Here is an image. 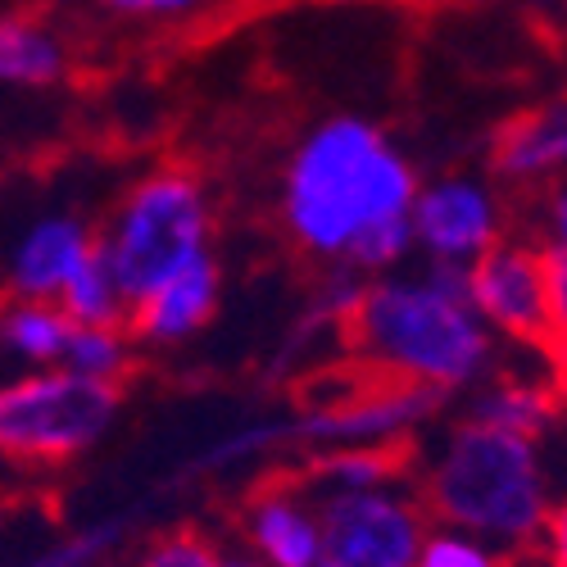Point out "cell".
<instances>
[{
  "label": "cell",
  "instance_id": "1",
  "mask_svg": "<svg viewBox=\"0 0 567 567\" xmlns=\"http://www.w3.org/2000/svg\"><path fill=\"white\" fill-rule=\"evenodd\" d=\"M413 192L417 173L395 141L368 118L337 114L296 141L281 173V223L327 268L382 277L413 255Z\"/></svg>",
  "mask_w": 567,
  "mask_h": 567
},
{
  "label": "cell",
  "instance_id": "2",
  "mask_svg": "<svg viewBox=\"0 0 567 567\" xmlns=\"http://www.w3.org/2000/svg\"><path fill=\"white\" fill-rule=\"evenodd\" d=\"M377 382L422 391H477L495 372L499 337L467 300V268L422 264L417 272L368 277L341 322Z\"/></svg>",
  "mask_w": 567,
  "mask_h": 567
},
{
  "label": "cell",
  "instance_id": "3",
  "mask_svg": "<svg viewBox=\"0 0 567 567\" xmlns=\"http://www.w3.org/2000/svg\"><path fill=\"white\" fill-rule=\"evenodd\" d=\"M427 517L467 532L495 549L536 545L554 523L549 472L540 441L513 436L486 422H458L436 445L417 491Z\"/></svg>",
  "mask_w": 567,
  "mask_h": 567
},
{
  "label": "cell",
  "instance_id": "4",
  "mask_svg": "<svg viewBox=\"0 0 567 567\" xmlns=\"http://www.w3.org/2000/svg\"><path fill=\"white\" fill-rule=\"evenodd\" d=\"M214 246V205L205 182L192 168H155L132 182L105 227L96 231V250L114 268L127 305L159 287L164 277L196 264Z\"/></svg>",
  "mask_w": 567,
  "mask_h": 567
},
{
  "label": "cell",
  "instance_id": "5",
  "mask_svg": "<svg viewBox=\"0 0 567 567\" xmlns=\"http://www.w3.org/2000/svg\"><path fill=\"white\" fill-rule=\"evenodd\" d=\"M118 386L86 382L69 368H28L0 386V458L69 463L101 445L118 417Z\"/></svg>",
  "mask_w": 567,
  "mask_h": 567
},
{
  "label": "cell",
  "instance_id": "6",
  "mask_svg": "<svg viewBox=\"0 0 567 567\" xmlns=\"http://www.w3.org/2000/svg\"><path fill=\"white\" fill-rule=\"evenodd\" d=\"M467 300L499 341L558 350L567 322V250L563 241L499 236L467 264Z\"/></svg>",
  "mask_w": 567,
  "mask_h": 567
},
{
  "label": "cell",
  "instance_id": "7",
  "mask_svg": "<svg viewBox=\"0 0 567 567\" xmlns=\"http://www.w3.org/2000/svg\"><path fill=\"white\" fill-rule=\"evenodd\" d=\"M432 517L400 482L318 499L322 558L337 567H413Z\"/></svg>",
  "mask_w": 567,
  "mask_h": 567
},
{
  "label": "cell",
  "instance_id": "8",
  "mask_svg": "<svg viewBox=\"0 0 567 567\" xmlns=\"http://www.w3.org/2000/svg\"><path fill=\"white\" fill-rule=\"evenodd\" d=\"M445 395L377 382L372 391L341 395L332 404H313L300 417H277V450L281 445H309V450H341V445H395L409 432L427 427Z\"/></svg>",
  "mask_w": 567,
  "mask_h": 567
},
{
  "label": "cell",
  "instance_id": "9",
  "mask_svg": "<svg viewBox=\"0 0 567 567\" xmlns=\"http://www.w3.org/2000/svg\"><path fill=\"white\" fill-rule=\"evenodd\" d=\"M409 231L413 255H422V264L467 268L504 236V200L486 177L472 173L417 182L409 205Z\"/></svg>",
  "mask_w": 567,
  "mask_h": 567
},
{
  "label": "cell",
  "instance_id": "10",
  "mask_svg": "<svg viewBox=\"0 0 567 567\" xmlns=\"http://www.w3.org/2000/svg\"><path fill=\"white\" fill-rule=\"evenodd\" d=\"M91 255H96V227L86 218L69 209L41 214L19 231L6 255V287L23 300H55Z\"/></svg>",
  "mask_w": 567,
  "mask_h": 567
},
{
  "label": "cell",
  "instance_id": "11",
  "mask_svg": "<svg viewBox=\"0 0 567 567\" xmlns=\"http://www.w3.org/2000/svg\"><path fill=\"white\" fill-rule=\"evenodd\" d=\"M223 300V268L214 255L186 264L182 272L164 277L159 287L127 305V332L136 346H182L200 337Z\"/></svg>",
  "mask_w": 567,
  "mask_h": 567
},
{
  "label": "cell",
  "instance_id": "12",
  "mask_svg": "<svg viewBox=\"0 0 567 567\" xmlns=\"http://www.w3.org/2000/svg\"><path fill=\"white\" fill-rule=\"evenodd\" d=\"M246 545L255 558L272 567H313L322 558V532H318V499L291 486L259 491L246 513Z\"/></svg>",
  "mask_w": 567,
  "mask_h": 567
},
{
  "label": "cell",
  "instance_id": "13",
  "mask_svg": "<svg viewBox=\"0 0 567 567\" xmlns=\"http://www.w3.org/2000/svg\"><path fill=\"white\" fill-rule=\"evenodd\" d=\"M563 159H567V114L558 101L504 123L491 146L495 177L508 186H558Z\"/></svg>",
  "mask_w": 567,
  "mask_h": 567
},
{
  "label": "cell",
  "instance_id": "14",
  "mask_svg": "<svg viewBox=\"0 0 567 567\" xmlns=\"http://www.w3.org/2000/svg\"><path fill=\"white\" fill-rule=\"evenodd\" d=\"M69 78V41L55 23L23 10H0V86L41 91Z\"/></svg>",
  "mask_w": 567,
  "mask_h": 567
},
{
  "label": "cell",
  "instance_id": "15",
  "mask_svg": "<svg viewBox=\"0 0 567 567\" xmlns=\"http://www.w3.org/2000/svg\"><path fill=\"white\" fill-rule=\"evenodd\" d=\"M554 413H558V395L545 382H527V377H486L472 395V422H486V427L513 432V436H527L540 441L554 427Z\"/></svg>",
  "mask_w": 567,
  "mask_h": 567
},
{
  "label": "cell",
  "instance_id": "16",
  "mask_svg": "<svg viewBox=\"0 0 567 567\" xmlns=\"http://www.w3.org/2000/svg\"><path fill=\"white\" fill-rule=\"evenodd\" d=\"M69 332L73 322L55 300H23V296L0 300V350L28 368H55Z\"/></svg>",
  "mask_w": 567,
  "mask_h": 567
},
{
  "label": "cell",
  "instance_id": "17",
  "mask_svg": "<svg viewBox=\"0 0 567 567\" xmlns=\"http://www.w3.org/2000/svg\"><path fill=\"white\" fill-rule=\"evenodd\" d=\"M55 305L69 313L73 327H114V322H127V291L118 287V277L101 259V250L69 277V287L55 296Z\"/></svg>",
  "mask_w": 567,
  "mask_h": 567
},
{
  "label": "cell",
  "instance_id": "18",
  "mask_svg": "<svg viewBox=\"0 0 567 567\" xmlns=\"http://www.w3.org/2000/svg\"><path fill=\"white\" fill-rule=\"evenodd\" d=\"M400 454L395 445H341V450H322L318 467H313V499L322 495H350V491H368V486H386L395 482Z\"/></svg>",
  "mask_w": 567,
  "mask_h": 567
},
{
  "label": "cell",
  "instance_id": "19",
  "mask_svg": "<svg viewBox=\"0 0 567 567\" xmlns=\"http://www.w3.org/2000/svg\"><path fill=\"white\" fill-rule=\"evenodd\" d=\"M132 332L123 322L114 327H73L69 341H64V354H60V368L86 377V382H105V386H118L123 377L132 372Z\"/></svg>",
  "mask_w": 567,
  "mask_h": 567
},
{
  "label": "cell",
  "instance_id": "20",
  "mask_svg": "<svg viewBox=\"0 0 567 567\" xmlns=\"http://www.w3.org/2000/svg\"><path fill=\"white\" fill-rule=\"evenodd\" d=\"M413 567H504L499 549L467 536V532H454V527H427L417 545V558Z\"/></svg>",
  "mask_w": 567,
  "mask_h": 567
},
{
  "label": "cell",
  "instance_id": "21",
  "mask_svg": "<svg viewBox=\"0 0 567 567\" xmlns=\"http://www.w3.org/2000/svg\"><path fill=\"white\" fill-rule=\"evenodd\" d=\"M118 536H123V523H96V527H86V532L69 536V540L45 545L41 554L23 558L19 567H96L114 549Z\"/></svg>",
  "mask_w": 567,
  "mask_h": 567
},
{
  "label": "cell",
  "instance_id": "22",
  "mask_svg": "<svg viewBox=\"0 0 567 567\" xmlns=\"http://www.w3.org/2000/svg\"><path fill=\"white\" fill-rule=\"evenodd\" d=\"M214 558H218V549L205 536L177 532V536H164L159 545H151L141 567H214Z\"/></svg>",
  "mask_w": 567,
  "mask_h": 567
},
{
  "label": "cell",
  "instance_id": "23",
  "mask_svg": "<svg viewBox=\"0 0 567 567\" xmlns=\"http://www.w3.org/2000/svg\"><path fill=\"white\" fill-rule=\"evenodd\" d=\"M86 6L118 19H136V23H177L186 14H196L205 0H86Z\"/></svg>",
  "mask_w": 567,
  "mask_h": 567
},
{
  "label": "cell",
  "instance_id": "24",
  "mask_svg": "<svg viewBox=\"0 0 567 567\" xmlns=\"http://www.w3.org/2000/svg\"><path fill=\"white\" fill-rule=\"evenodd\" d=\"M214 567H272V563H264V558H255V554L246 549V554H218Z\"/></svg>",
  "mask_w": 567,
  "mask_h": 567
},
{
  "label": "cell",
  "instance_id": "25",
  "mask_svg": "<svg viewBox=\"0 0 567 567\" xmlns=\"http://www.w3.org/2000/svg\"><path fill=\"white\" fill-rule=\"evenodd\" d=\"M313 567H337V563H332V558H318V563H313Z\"/></svg>",
  "mask_w": 567,
  "mask_h": 567
}]
</instances>
